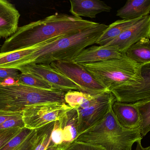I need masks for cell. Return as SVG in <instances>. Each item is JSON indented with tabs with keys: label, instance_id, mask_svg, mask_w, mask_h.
<instances>
[{
	"label": "cell",
	"instance_id": "6da1fadb",
	"mask_svg": "<svg viewBox=\"0 0 150 150\" xmlns=\"http://www.w3.org/2000/svg\"><path fill=\"white\" fill-rule=\"evenodd\" d=\"M97 24L73 15L56 13L18 27L14 34L6 39L0 48V53L13 52L57 37L72 35Z\"/></svg>",
	"mask_w": 150,
	"mask_h": 150
},
{
	"label": "cell",
	"instance_id": "7a4b0ae2",
	"mask_svg": "<svg viewBox=\"0 0 150 150\" xmlns=\"http://www.w3.org/2000/svg\"><path fill=\"white\" fill-rule=\"evenodd\" d=\"M108 27L105 24L98 23L78 33L51 40L29 55L27 64L50 65L54 61H74L84 49L95 44Z\"/></svg>",
	"mask_w": 150,
	"mask_h": 150
},
{
	"label": "cell",
	"instance_id": "3957f363",
	"mask_svg": "<svg viewBox=\"0 0 150 150\" xmlns=\"http://www.w3.org/2000/svg\"><path fill=\"white\" fill-rule=\"evenodd\" d=\"M142 138L140 129H127L121 126L112 106L102 121L79 135L76 141L99 145L105 150H132L134 144Z\"/></svg>",
	"mask_w": 150,
	"mask_h": 150
},
{
	"label": "cell",
	"instance_id": "277c9868",
	"mask_svg": "<svg viewBox=\"0 0 150 150\" xmlns=\"http://www.w3.org/2000/svg\"><path fill=\"white\" fill-rule=\"evenodd\" d=\"M9 79H0V110L23 112L27 106L46 103H66V92L62 91L34 88Z\"/></svg>",
	"mask_w": 150,
	"mask_h": 150
},
{
	"label": "cell",
	"instance_id": "5b68a950",
	"mask_svg": "<svg viewBox=\"0 0 150 150\" xmlns=\"http://www.w3.org/2000/svg\"><path fill=\"white\" fill-rule=\"evenodd\" d=\"M81 65L109 91L122 85L137 84L142 80L140 65L129 58L126 54L119 59Z\"/></svg>",
	"mask_w": 150,
	"mask_h": 150
},
{
	"label": "cell",
	"instance_id": "8992f818",
	"mask_svg": "<svg viewBox=\"0 0 150 150\" xmlns=\"http://www.w3.org/2000/svg\"><path fill=\"white\" fill-rule=\"evenodd\" d=\"M72 108L66 103H46L27 106L23 111L25 127L30 129L41 128L59 120Z\"/></svg>",
	"mask_w": 150,
	"mask_h": 150
},
{
	"label": "cell",
	"instance_id": "52a82bcc",
	"mask_svg": "<svg viewBox=\"0 0 150 150\" xmlns=\"http://www.w3.org/2000/svg\"><path fill=\"white\" fill-rule=\"evenodd\" d=\"M50 65L76 84L80 92L95 96L108 91L98 83L82 65L74 61H54Z\"/></svg>",
	"mask_w": 150,
	"mask_h": 150
},
{
	"label": "cell",
	"instance_id": "ba28073f",
	"mask_svg": "<svg viewBox=\"0 0 150 150\" xmlns=\"http://www.w3.org/2000/svg\"><path fill=\"white\" fill-rule=\"evenodd\" d=\"M112 92L106 91L100 94L94 104L85 109H76L78 116V136L100 122L116 101Z\"/></svg>",
	"mask_w": 150,
	"mask_h": 150
},
{
	"label": "cell",
	"instance_id": "9c48e42d",
	"mask_svg": "<svg viewBox=\"0 0 150 150\" xmlns=\"http://www.w3.org/2000/svg\"><path fill=\"white\" fill-rule=\"evenodd\" d=\"M140 74L142 80L140 83L122 85L110 90L116 101L134 103L150 99V62L140 65Z\"/></svg>",
	"mask_w": 150,
	"mask_h": 150
},
{
	"label": "cell",
	"instance_id": "30bf717a",
	"mask_svg": "<svg viewBox=\"0 0 150 150\" xmlns=\"http://www.w3.org/2000/svg\"><path fill=\"white\" fill-rule=\"evenodd\" d=\"M16 69L21 73H30L40 77L48 82L54 90L64 92L80 91L79 87L76 84L49 64L30 63L20 66Z\"/></svg>",
	"mask_w": 150,
	"mask_h": 150
},
{
	"label": "cell",
	"instance_id": "8fae6325",
	"mask_svg": "<svg viewBox=\"0 0 150 150\" xmlns=\"http://www.w3.org/2000/svg\"><path fill=\"white\" fill-rule=\"evenodd\" d=\"M144 38H150V15L142 18L105 45L114 47L120 53L125 54L131 46Z\"/></svg>",
	"mask_w": 150,
	"mask_h": 150
},
{
	"label": "cell",
	"instance_id": "7c38bea8",
	"mask_svg": "<svg viewBox=\"0 0 150 150\" xmlns=\"http://www.w3.org/2000/svg\"><path fill=\"white\" fill-rule=\"evenodd\" d=\"M125 55L120 53L112 46L93 45L82 51L74 61L78 64H87L119 59Z\"/></svg>",
	"mask_w": 150,
	"mask_h": 150
},
{
	"label": "cell",
	"instance_id": "4fadbf2b",
	"mask_svg": "<svg viewBox=\"0 0 150 150\" xmlns=\"http://www.w3.org/2000/svg\"><path fill=\"white\" fill-rule=\"evenodd\" d=\"M20 16L14 4L6 0H0V38L6 39L16 32Z\"/></svg>",
	"mask_w": 150,
	"mask_h": 150
},
{
	"label": "cell",
	"instance_id": "5bb4252c",
	"mask_svg": "<svg viewBox=\"0 0 150 150\" xmlns=\"http://www.w3.org/2000/svg\"><path fill=\"white\" fill-rule=\"evenodd\" d=\"M113 112L119 123L125 128H139L141 124L140 114L134 103L115 101L112 105Z\"/></svg>",
	"mask_w": 150,
	"mask_h": 150
},
{
	"label": "cell",
	"instance_id": "9a60e30c",
	"mask_svg": "<svg viewBox=\"0 0 150 150\" xmlns=\"http://www.w3.org/2000/svg\"><path fill=\"white\" fill-rule=\"evenodd\" d=\"M43 127L30 129L25 127L0 150H34L43 132Z\"/></svg>",
	"mask_w": 150,
	"mask_h": 150
},
{
	"label": "cell",
	"instance_id": "2e32d148",
	"mask_svg": "<svg viewBox=\"0 0 150 150\" xmlns=\"http://www.w3.org/2000/svg\"><path fill=\"white\" fill-rule=\"evenodd\" d=\"M70 13L73 16L81 17L95 18L99 13L110 12L112 8L105 2L99 0H71Z\"/></svg>",
	"mask_w": 150,
	"mask_h": 150
},
{
	"label": "cell",
	"instance_id": "e0dca14e",
	"mask_svg": "<svg viewBox=\"0 0 150 150\" xmlns=\"http://www.w3.org/2000/svg\"><path fill=\"white\" fill-rule=\"evenodd\" d=\"M150 0H128L117 11L116 16L122 19L132 20L150 15Z\"/></svg>",
	"mask_w": 150,
	"mask_h": 150
},
{
	"label": "cell",
	"instance_id": "ac0fdd59",
	"mask_svg": "<svg viewBox=\"0 0 150 150\" xmlns=\"http://www.w3.org/2000/svg\"><path fill=\"white\" fill-rule=\"evenodd\" d=\"M63 131L66 150L75 141L78 136V116L76 109L72 108L59 120Z\"/></svg>",
	"mask_w": 150,
	"mask_h": 150
},
{
	"label": "cell",
	"instance_id": "d6986e66",
	"mask_svg": "<svg viewBox=\"0 0 150 150\" xmlns=\"http://www.w3.org/2000/svg\"><path fill=\"white\" fill-rule=\"evenodd\" d=\"M142 18L132 20L121 19L112 23L108 26L107 28L97 40L95 44L101 46L107 45Z\"/></svg>",
	"mask_w": 150,
	"mask_h": 150
},
{
	"label": "cell",
	"instance_id": "ffe728a7",
	"mask_svg": "<svg viewBox=\"0 0 150 150\" xmlns=\"http://www.w3.org/2000/svg\"><path fill=\"white\" fill-rule=\"evenodd\" d=\"M125 54L138 65L150 62V38L142 39L129 48Z\"/></svg>",
	"mask_w": 150,
	"mask_h": 150
},
{
	"label": "cell",
	"instance_id": "44dd1931",
	"mask_svg": "<svg viewBox=\"0 0 150 150\" xmlns=\"http://www.w3.org/2000/svg\"><path fill=\"white\" fill-rule=\"evenodd\" d=\"M99 95L93 96L79 91H69L65 94V102L72 108L85 109L94 104Z\"/></svg>",
	"mask_w": 150,
	"mask_h": 150
},
{
	"label": "cell",
	"instance_id": "7402d4cb",
	"mask_svg": "<svg viewBox=\"0 0 150 150\" xmlns=\"http://www.w3.org/2000/svg\"><path fill=\"white\" fill-rule=\"evenodd\" d=\"M16 82L24 85L47 90H54L52 85L38 76L30 73H21L17 77Z\"/></svg>",
	"mask_w": 150,
	"mask_h": 150
},
{
	"label": "cell",
	"instance_id": "603a6c76",
	"mask_svg": "<svg viewBox=\"0 0 150 150\" xmlns=\"http://www.w3.org/2000/svg\"><path fill=\"white\" fill-rule=\"evenodd\" d=\"M139 111L141 119L140 132L142 137L150 131V99L134 103Z\"/></svg>",
	"mask_w": 150,
	"mask_h": 150
},
{
	"label": "cell",
	"instance_id": "cb8c5ba5",
	"mask_svg": "<svg viewBox=\"0 0 150 150\" xmlns=\"http://www.w3.org/2000/svg\"><path fill=\"white\" fill-rule=\"evenodd\" d=\"M49 145L57 146L60 150H66L64 146V135L59 121L54 122V126L51 135Z\"/></svg>",
	"mask_w": 150,
	"mask_h": 150
},
{
	"label": "cell",
	"instance_id": "d4e9b609",
	"mask_svg": "<svg viewBox=\"0 0 150 150\" xmlns=\"http://www.w3.org/2000/svg\"><path fill=\"white\" fill-rule=\"evenodd\" d=\"M54 122L43 127L42 135L34 150H45L48 147L51 141V133L54 126Z\"/></svg>",
	"mask_w": 150,
	"mask_h": 150
},
{
	"label": "cell",
	"instance_id": "484cf974",
	"mask_svg": "<svg viewBox=\"0 0 150 150\" xmlns=\"http://www.w3.org/2000/svg\"><path fill=\"white\" fill-rule=\"evenodd\" d=\"M23 128H12L0 131V149L3 147L9 141L18 134Z\"/></svg>",
	"mask_w": 150,
	"mask_h": 150
},
{
	"label": "cell",
	"instance_id": "4316f807",
	"mask_svg": "<svg viewBox=\"0 0 150 150\" xmlns=\"http://www.w3.org/2000/svg\"><path fill=\"white\" fill-rule=\"evenodd\" d=\"M67 150H105L104 148L92 144L75 141Z\"/></svg>",
	"mask_w": 150,
	"mask_h": 150
},
{
	"label": "cell",
	"instance_id": "83f0119b",
	"mask_svg": "<svg viewBox=\"0 0 150 150\" xmlns=\"http://www.w3.org/2000/svg\"><path fill=\"white\" fill-rule=\"evenodd\" d=\"M17 127L21 128L25 127L24 123L23 121V115L15 119L8 120L0 124V131Z\"/></svg>",
	"mask_w": 150,
	"mask_h": 150
},
{
	"label": "cell",
	"instance_id": "f1b7e54d",
	"mask_svg": "<svg viewBox=\"0 0 150 150\" xmlns=\"http://www.w3.org/2000/svg\"><path fill=\"white\" fill-rule=\"evenodd\" d=\"M19 74L18 70L13 68H0V79L16 80Z\"/></svg>",
	"mask_w": 150,
	"mask_h": 150
},
{
	"label": "cell",
	"instance_id": "f546056e",
	"mask_svg": "<svg viewBox=\"0 0 150 150\" xmlns=\"http://www.w3.org/2000/svg\"><path fill=\"white\" fill-rule=\"evenodd\" d=\"M23 115V112H14L0 110V124L4 122Z\"/></svg>",
	"mask_w": 150,
	"mask_h": 150
},
{
	"label": "cell",
	"instance_id": "4dcf8cb0",
	"mask_svg": "<svg viewBox=\"0 0 150 150\" xmlns=\"http://www.w3.org/2000/svg\"><path fill=\"white\" fill-rule=\"evenodd\" d=\"M141 141H142V140H140L137 142V148L135 150H150V146L147 147V148H144L142 145Z\"/></svg>",
	"mask_w": 150,
	"mask_h": 150
},
{
	"label": "cell",
	"instance_id": "1f68e13d",
	"mask_svg": "<svg viewBox=\"0 0 150 150\" xmlns=\"http://www.w3.org/2000/svg\"><path fill=\"white\" fill-rule=\"evenodd\" d=\"M45 150H60V149L57 146H54V145H48V147Z\"/></svg>",
	"mask_w": 150,
	"mask_h": 150
},
{
	"label": "cell",
	"instance_id": "d6a6232c",
	"mask_svg": "<svg viewBox=\"0 0 150 150\" xmlns=\"http://www.w3.org/2000/svg\"><path fill=\"white\" fill-rule=\"evenodd\" d=\"M1 38H0V40H1ZM0 46H1V44H0Z\"/></svg>",
	"mask_w": 150,
	"mask_h": 150
}]
</instances>
